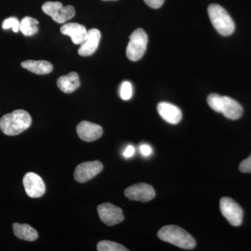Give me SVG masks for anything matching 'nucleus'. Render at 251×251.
<instances>
[{
  "label": "nucleus",
  "mask_w": 251,
  "mask_h": 251,
  "mask_svg": "<svg viewBox=\"0 0 251 251\" xmlns=\"http://www.w3.org/2000/svg\"><path fill=\"white\" fill-rule=\"evenodd\" d=\"M31 125L30 115L24 110H15L0 119V130L9 136L21 134L29 128Z\"/></svg>",
  "instance_id": "1"
},
{
  "label": "nucleus",
  "mask_w": 251,
  "mask_h": 251,
  "mask_svg": "<svg viewBox=\"0 0 251 251\" xmlns=\"http://www.w3.org/2000/svg\"><path fill=\"white\" fill-rule=\"evenodd\" d=\"M158 237L163 242L173 244L181 249H194L196 243L194 238L179 226H166L158 232Z\"/></svg>",
  "instance_id": "2"
},
{
  "label": "nucleus",
  "mask_w": 251,
  "mask_h": 251,
  "mask_svg": "<svg viewBox=\"0 0 251 251\" xmlns=\"http://www.w3.org/2000/svg\"><path fill=\"white\" fill-rule=\"evenodd\" d=\"M208 14L212 25L222 36L231 35L235 29V25L227 11L219 4H213L208 7Z\"/></svg>",
  "instance_id": "3"
},
{
  "label": "nucleus",
  "mask_w": 251,
  "mask_h": 251,
  "mask_svg": "<svg viewBox=\"0 0 251 251\" xmlns=\"http://www.w3.org/2000/svg\"><path fill=\"white\" fill-rule=\"evenodd\" d=\"M129 39L126 48V56L130 61L136 62L145 53L148 42V35L143 29L138 28L132 33Z\"/></svg>",
  "instance_id": "4"
},
{
  "label": "nucleus",
  "mask_w": 251,
  "mask_h": 251,
  "mask_svg": "<svg viewBox=\"0 0 251 251\" xmlns=\"http://www.w3.org/2000/svg\"><path fill=\"white\" fill-rule=\"evenodd\" d=\"M42 10L59 24H63L72 19L75 14L74 6L71 5L64 6L59 1H47L42 5Z\"/></svg>",
  "instance_id": "5"
},
{
  "label": "nucleus",
  "mask_w": 251,
  "mask_h": 251,
  "mask_svg": "<svg viewBox=\"0 0 251 251\" xmlns=\"http://www.w3.org/2000/svg\"><path fill=\"white\" fill-rule=\"evenodd\" d=\"M220 209L223 216L232 226L237 227L242 225L244 211L242 207L232 198H221L220 201Z\"/></svg>",
  "instance_id": "6"
},
{
  "label": "nucleus",
  "mask_w": 251,
  "mask_h": 251,
  "mask_svg": "<svg viewBox=\"0 0 251 251\" xmlns=\"http://www.w3.org/2000/svg\"><path fill=\"white\" fill-rule=\"evenodd\" d=\"M103 168V164L99 161L84 162L75 168L74 178L77 182H87L99 175Z\"/></svg>",
  "instance_id": "7"
},
{
  "label": "nucleus",
  "mask_w": 251,
  "mask_h": 251,
  "mask_svg": "<svg viewBox=\"0 0 251 251\" xmlns=\"http://www.w3.org/2000/svg\"><path fill=\"white\" fill-rule=\"evenodd\" d=\"M125 195L130 201L147 202L154 198L156 193L151 185L139 183L127 188L125 190Z\"/></svg>",
  "instance_id": "8"
},
{
  "label": "nucleus",
  "mask_w": 251,
  "mask_h": 251,
  "mask_svg": "<svg viewBox=\"0 0 251 251\" xmlns=\"http://www.w3.org/2000/svg\"><path fill=\"white\" fill-rule=\"evenodd\" d=\"M99 218L102 222L108 226H115L124 221L123 211L121 208L111 203H103L97 207Z\"/></svg>",
  "instance_id": "9"
},
{
  "label": "nucleus",
  "mask_w": 251,
  "mask_h": 251,
  "mask_svg": "<svg viewBox=\"0 0 251 251\" xmlns=\"http://www.w3.org/2000/svg\"><path fill=\"white\" fill-rule=\"evenodd\" d=\"M25 192L29 197L39 198L42 197L46 192V186L42 178L34 173H28L23 180Z\"/></svg>",
  "instance_id": "10"
},
{
  "label": "nucleus",
  "mask_w": 251,
  "mask_h": 251,
  "mask_svg": "<svg viewBox=\"0 0 251 251\" xmlns=\"http://www.w3.org/2000/svg\"><path fill=\"white\" fill-rule=\"evenodd\" d=\"M77 134L81 140L85 142H93L99 139L103 134V128L100 126L83 121L77 125Z\"/></svg>",
  "instance_id": "11"
},
{
  "label": "nucleus",
  "mask_w": 251,
  "mask_h": 251,
  "mask_svg": "<svg viewBox=\"0 0 251 251\" xmlns=\"http://www.w3.org/2000/svg\"><path fill=\"white\" fill-rule=\"evenodd\" d=\"M100 37L101 34L99 29H91L87 31L85 40L80 44V49L77 51L78 54L82 57L92 55L98 49Z\"/></svg>",
  "instance_id": "12"
},
{
  "label": "nucleus",
  "mask_w": 251,
  "mask_h": 251,
  "mask_svg": "<svg viewBox=\"0 0 251 251\" xmlns=\"http://www.w3.org/2000/svg\"><path fill=\"white\" fill-rule=\"evenodd\" d=\"M160 116L171 125H177L182 118V112L176 105L167 102H161L157 105Z\"/></svg>",
  "instance_id": "13"
},
{
  "label": "nucleus",
  "mask_w": 251,
  "mask_h": 251,
  "mask_svg": "<svg viewBox=\"0 0 251 251\" xmlns=\"http://www.w3.org/2000/svg\"><path fill=\"white\" fill-rule=\"evenodd\" d=\"M60 31L64 35L71 37L74 44H82L87 36V31L85 26L78 23H71L64 24L60 28Z\"/></svg>",
  "instance_id": "14"
},
{
  "label": "nucleus",
  "mask_w": 251,
  "mask_h": 251,
  "mask_svg": "<svg viewBox=\"0 0 251 251\" xmlns=\"http://www.w3.org/2000/svg\"><path fill=\"white\" fill-rule=\"evenodd\" d=\"M221 113L226 118L236 120L242 116L243 108L237 100L230 97H222V105H221Z\"/></svg>",
  "instance_id": "15"
},
{
  "label": "nucleus",
  "mask_w": 251,
  "mask_h": 251,
  "mask_svg": "<svg viewBox=\"0 0 251 251\" xmlns=\"http://www.w3.org/2000/svg\"><path fill=\"white\" fill-rule=\"evenodd\" d=\"M57 84L59 90L64 93H72L80 87L78 74L75 72H72L68 75L59 77Z\"/></svg>",
  "instance_id": "16"
},
{
  "label": "nucleus",
  "mask_w": 251,
  "mask_h": 251,
  "mask_svg": "<svg viewBox=\"0 0 251 251\" xmlns=\"http://www.w3.org/2000/svg\"><path fill=\"white\" fill-rule=\"evenodd\" d=\"M21 67L37 75H46L52 72L53 66L44 60H27L21 63Z\"/></svg>",
  "instance_id": "17"
},
{
  "label": "nucleus",
  "mask_w": 251,
  "mask_h": 251,
  "mask_svg": "<svg viewBox=\"0 0 251 251\" xmlns=\"http://www.w3.org/2000/svg\"><path fill=\"white\" fill-rule=\"evenodd\" d=\"M13 229L16 237L27 242H34L39 237L37 231L29 225L16 223L13 225Z\"/></svg>",
  "instance_id": "18"
},
{
  "label": "nucleus",
  "mask_w": 251,
  "mask_h": 251,
  "mask_svg": "<svg viewBox=\"0 0 251 251\" xmlns=\"http://www.w3.org/2000/svg\"><path fill=\"white\" fill-rule=\"evenodd\" d=\"M39 21L35 18L27 16L23 18L20 23V31L25 36H31L36 34L39 31L37 25Z\"/></svg>",
  "instance_id": "19"
},
{
  "label": "nucleus",
  "mask_w": 251,
  "mask_h": 251,
  "mask_svg": "<svg viewBox=\"0 0 251 251\" xmlns=\"http://www.w3.org/2000/svg\"><path fill=\"white\" fill-rule=\"evenodd\" d=\"M99 251H128V249L118 243L111 241H101L97 244Z\"/></svg>",
  "instance_id": "20"
},
{
  "label": "nucleus",
  "mask_w": 251,
  "mask_h": 251,
  "mask_svg": "<svg viewBox=\"0 0 251 251\" xmlns=\"http://www.w3.org/2000/svg\"><path fill=\"white\" fill-rule=\"evenodd\" d=\"M207 103L209 107L214 111L221 112L222 105V97L217 94H211L208 96Z\"/></svg>",
  "instance_id": "21"
},
{
  "label": "nucleus",
  "mask_w": 251,
  "mask_h": 251,
  "mask_svg": "<svg viewBox=\"0 0 251 251\" xmlns=\"http://www.w3.org/2000/svg\"><path fill=\"white\" fill-rule=\"evenodd\" d=\"M120 95L122 99L128 100L133 96V87L131 83L128 81H125L122 82L120 88Z\"/></svg>",
  "instance_id": "22"
},
{
  "label": "nucleus",
  "mask_w": 251,
  "mask_h": 251,
  "mask_svg": "<svg viewBox=\"0 0 251 251\" xmlns=\"http://www.w3.org/2000/svg\"><path fill=\"white\" fill-rule=\"evenodd\" d=\"M20 21L17 18L10 17L5 19L2 23V27L4 29H8L11 28L14 32H18L20 31Z\"/></svg>",
  "instance_id": "23"
},
{
  "label": "nucleus",
  "mask_w": 251,
  "mask_h": 251,
  "mask_svg": "<svg viewBox=\"0 0 251 251\" xmlns=\"http://www.w3.org/2000/svg\"><path fill=\"white\" fill-rule=\"evenodd\" d=\"M239 170L244 173H251V154L239 165Z\"/></svg>",
  "instance_id": "24"
},
{
  "label": "nucleus",
  "mask_w": 251,
  "mask_h": 251,
  "mask_svg": "<svg viewBox=\"0 0 251 251\" xmlns=\"http://www.w3.org/2000/svg\"><path fill=\"white\" fill-rule=\"evenodd\" d=\"M144 1L150 7L152 8V9H158L163 4L165 0H144Z\"/></svg>",
  "instance_id": "25"
},
{
  "label": "nucleus",
  "mask_w": 251,
  "mask_h": 251,
  "mask_svg": "<svg viewBox=\"0 0 251 251\" xmlns=\"http://www.w3.org/2000/svg\"><path fill=\"white\" fill-rule=\"evenodd\" d=\"M140 151L144 156H149L152 153V148L147 144H143L140 146Z\"/></svg>",
  "instance_id": "26"
},
{
  "label": "nucleus",
  "mask_w": 251,
  "mask_h": 251,
  "mask_svg": "<svg viewBox=\"0 0 251 251\" xmlns=\"http://www.w3.org/2000/svg\"><path fill=\"white\" fill-rule=\"evenodd\" d=\"M135 148L132 145H128L124 151L123 155L125 158H130L134 155Z\"/></svg>",
  "instance_id": "27"
},
{
  "label": "nucleus",
  "mask_w": 251,
  "mask_h": 251,
  "mask_svg": "<svg viewBox=\"0 0 251 251\" xmlns=\"http://www.w3.org/2000/svg\"><path fill=\"white\" fill-rule=\"evenodd\" d=\"M103 1H116V0H103Z\"/></svg>",
  "instance_id": "28"
}]
</instances>
